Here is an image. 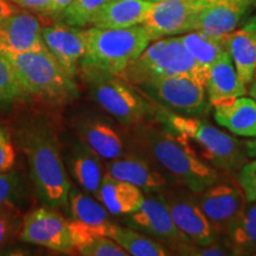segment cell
I'll return each mask as SVG.
<instances>
[{
	"mask_svg": "<svg viewBox=\"0 0 256 256\" xmlns=\"http://www.w3.org/2000/svg\"><path fill=\"white\" fill-rule=\"evenodd\" d=\"M86 54L80 68H95L120 75L151 43V36L142 24L124 28L83 30ZM78 68V69H80Z\"/></svg>",
	"mask_w": 256,
	"mask_h": 256,
	"instance_id": "8992f818",
	"label": "cell"
},
{
	"mask_svg": "<svg viewBox=\"0 0 256 256\" xmlns=\"http://www.w3.org/2000/svg\"><path fill=\"white\" fill-rule=\"evenodd\" d=\"M130 127V140L138 154L164 170L177 183L194 194L217 183V168L197 154L183 134L170 130L154 118Z\"/></svg>",
	"mask_w": 256,
	"mask_h": 256,
	"instance_id": "6da1fadb",
	"label": "cell"
},
{
	"mask_svg": "<svg viewBox=\"0 0 256 256\" xmlns=\"http://www.w3.org/2000/svg\"><path fill=\"white\" fill-rule=\"evenodd\" d=\"M92 98L124 126L145 122L154 116L153 102L119 75L95 68L78 69Z\"/></svg>",
	"mask_w": 256,
	"mask_h": 256,
	"instance_id": "52a82bcc",
	"label": "cell"
},
{
	"mask_svg": "<svg viewBox=\"0 0 256 256\" xmlns=\"http://www.w3.org/2000/svg\"><path fill=\"white\" fill-rule=\"evenodd\" d=\"M206 0H158L142 25L152 40L192 31L194 18Z\"/></svg>",
	"mask_w": 256,
	"mask_h": 256,
	"instance_id": "7c38bea8",
	"label": "cell"
},
{
	"mask_svg": "<svg viewBox=\"0 0 256 256\" xmlns=\"http://www.w3.org/2000/svg\"><path fill=\"white\" fill-rule=\"evenodd\" d=\"M249 94H250L252 98L256 101V78L252 81L250 89H249Z\"/></svg>",
	"mask_w": 256,
	"mask_h": 256,
	"instance_id": "ab89813d",
	"label": "cell"
},
{
	"mask_svg": "<svg viewBox=\"0 0 256 256\" xmlns=\"http://www.w3.org/2000/svg\"><path fill=\"white\" fill-rule=\"evenodd\" d=\"M68 166L75 180L86 191L96 196L102 179L107 174L101 156L96 154L87 144L78 139L70 147Z\"/></svg>",
	"mask_w": 256,
	"mask_h": 256,
	"instance_id": "603a6c76",
	"label": "cell"
},
{
	"mask_svg": "<svg viewBox=\"0 0 256 256\" xmlns=\"http://www.w3.org/2000/svg\"><path fill=\"white\" fill-rule=\"evenodd\" d=\"M106 236L120 244L128 255L132 256H166L171 254L164 244L154 238L140 234L130 226H121L110 223L106 230Z\"/></svg>",
	"mask_w": 256,
	"mask_h": 256,
	"instance_id": "83f0119b",
	"label": "cell"
},
{
	"mask_svg": "<svg viewBox=\"0 0 256 256\" xmlns=\"http://www.w3.org/2000/svg\"><path fill=\"white\" fill-rule=\"evenodd\" d=\"M16 150L8 127L0 122V172H8L14 168Z\"/></svg>",
	"mask_w": 256,
	"mask_h": 256,
	"instance_id": "836d02e7",
	"label": "cell"
},
{
	"mask_svg": "<svg viewBox=\"0 0 256 256\" xmlns=\"http://www.w3.org/2000/svg\"><path fill=\"white\" fill-rule=\"evenodd\" d=\"M19 238L54 252H75L70 220L49 206L36 208L24 217Z\"/></svg>",
	"mask_w": 256,
	"mask_h": 256,
	"instance_id": "30bf717a",
	"label": "cell"
},
{
	"mask_svg": "<svg viewBox=\"0 0 256 256\" xmlns=\"http://www.w3.org/2000/svg\"><path fill=\"white\" fill-rule=\"evenodd\" d=\"M248 151H252L250 152V156H254L256 154V142H248Z\"/></svg>",
	"mask_w": 256,
	"mask_h": 256,
	"instance_id": "60d3db41",
	"label": "cell"
},
{
	"mask_svg": "<svg viewBox=\"0 0 256 256\" xmlns=\"http://www.w3.org/2000/svg\"><path fill=\"white\" fill-rule=\"evenodd\" d=\"M256 78V70H255V74H254V78Z\"/></svg>",
	"mask_w": 256,
	"mask_h": 256,
	"instance_id": "ee69618b",
	"label": "cell"
},
{
	"mask_svg": "<svg viewBox=\"0 0 256 256\" xmlns=\"http://www.w3.org/2000/svg\"><path fill=\"white\" fill-rule=\"evenodd\" d=\"M28 95L54 104H66L78 98L76 82L50 51L6 54Z\"/></svg>",
	"mask_w": 256,
	"mask_h": 256,
	"instance_id": "5b68a950",
	"label": "cell"
},
{
	"mask_svg": "<svg viewBox=\"0 0 256 256\" xmlns=\"http://www.w3.org/2000/svg\"><path fill=\"white\" fill-rule=\"evenodd\" d=\"M224 236L232 255L256 256V202L247 200Z\"/></svg>",
	"mask_w": 256,
	"mask_h": 256,
	"instance_id": "d4e9b609",
	"label": "cell"
},
{
	"mask_svg": "<svg viewBox=\"0 0 256 256\" xmlns=\"http://www.w3.org/2000/svg\"><path fill=\"white\" fill-rule=\"evenodd\" d=\"M150 0H110L90 20L92 26L124 28L142 24L151 11Z\"/></svg>",
	"mask_w": 256,
	"mask_h": 256,
	"instance_id": "44dd1931",
	"label": "cell"
},
{
	"mask_svg": "<svg viewBox=\"0 0 256 256\" xmlns=\"http://www.w3.org/2000/svg\"><path fill=\"white\" fill-rule=\"evenodd\" d=\"M42 36L50 54L62 64L72 78L78 72L80 63L86 54L83 30L55 23L42 28Z\"/></svg>",
	"mask_w": 256,
	"mask_h": 256,
	"instance_id": "2e32d148",
	"label": "cell"
},
{
	"mask_svg": "<svg viewBox=\"0 0 256 256\" xmlns=\"http://www.w3.org/2000/svg\"><path fill=\"white\" fill-rule=\"evenodd\" d=\"M240 188L248 202H256V160L246 162L238 174Z\"/></svg>",
	"mask_w": 256,
	"mask_h": 256,
	"instance_id": "e575fe53",
	"label": "cell"
},
{
	"mask_svg": "<svg viewBox=\"0 0 256 256\" xmlns=\"http://www.w3.org/2000/svg\"><path fill=\"white\" fill-rule=\"evenodd\" d=\"M191 256H224V255H232L228 246L226 243H211L209 246H197L194 244L188 250V254Z\"/></svg>",
	"mask_w": 256,
	"mask_h": 256,
	"instance_id": "d590c367",
	"label": "cell"
},
{
	"mask_svg": "<svg viewBox=\"0 0 256 256\" xmlns=\"http://www.w3.org/2000/svg\"><path fill=\"white\" fill-rule=\"evenodd\" d=\"M17 208L0 206V248L5 246L18 232H20L23 220L19 218Z\"/></svg>",
	"mask_w": 256,
	"mask_h": 256,
	"instance_id": "d6a6232c",
	"label": "cell"
},
{
	"mask_svg": "<svg viewBox=\"0 0 256 256\" xmlns=\"http://www.w3.org/2000/svg\"><path fill=\"white\" fill-rule=\"evenodd\" d=\"M216 122L228 128L232 134L244 138H256V101L252 98H240L214 106Z\"/></svg>",
	"mask_w": 256,
	"mask_h": 256,
	"instance_id": "7402d4cb",
	"label": "cell"
},
{
	"mask_svg": "<svg viewBox=\"0 0 256 256\" xmlns=\"http://www.w3.org/2000/svg\"><path fill=\"white\" fill-rule=\"evenodd\" d=\"M185 48L202 68H209L224 54L229 52V34L214 36L202 31H190L179 34Z\"/></svg>",
	"mask_w": 256,
	"mask_h": 256,
	"instance_id": "484cf974",
	"label": "cell"
},
{
	"mask_svg": "<svg viewBox=\"0 0 256 256\" xmlns=\"http://www.w3.org/2000/svg\"><path fill=\"white\" fill-rule=\"evenodd\" d=\"M110 0H72L58 16L54 18L55 23L69 26L83 28L90 24L92 17Z\"/></svg>",
	"mask_w": 256,
	"mask_h": 256,
	"instance_id": "f546056e",
	"label": "cell"
},
{
	"mask_svg": "<svg viewBox=\"0 0 256 256\" xmlns=\"http://www.w3.org/2000/svg\"><path fill=\"white\" fill-rule=\"evenodd\" d=\"M25 95L26 92L19 82L14 66L0 52V104L10 106Z\"/></svg>",
	"mask_w": 256,
	"mask_h": 256,
	"instance_id": "4dcf8cb0",
	"label": "cell"
},
{
	"mask_svg": "<svg viewBox=\"0 0 256 256\" xmlns=\"http://www.w3.org/2000/svg\"><path fill=\"white\" fill-rule=\"evenodd\" d=\"M252 8L250 0H206L196 14L192 31L214 36L229 34Z\"/></svg>",
	"mask_w": 256,
	"mask_h": 256,
	"instance_id": "9a60e30c",
	"label": "cell"
},
{
	"mask_svg": "<svg viewBox=\"0 0 256 256\" xmlns=\"http://www.w3.org/2000/svg\"><path fill=\"white\" fill-rule=\"evenodd\" d=\"M18 8L46 16L50 12L54 0H10Z\"/></svg>",
	"mask_w": 256,
	"mask_h": 256,
	"instance_id": "8d00e7d4",
	"label": "cell"
},
{
	"mask_svg": "<svg viewBox=\"0 0 256 256\" xmlns=\"http://www.w3.org/2000/svg\"><path fill=\"white\" fill-rule=\"evenodd\" d=\"M228 48L240 78L244 84H249L256 70V14L229 34Z\"/></svg>",
	"mask_w": 256,
	"mask_h": 256,
	"instance_id": "ffe728a7",
	"label": "cell"
},
{
	"mask_svg": "<svg viewBox=\"0 0 256 256\" xmlns=\"http://www.w3.org/2000/svg\"><path fill=\"white\" fill-rule=\"evenodd\" d=\"M152 101V100H151ZM153 102V101H152ZM154 119L170 130L183 134L204 162L228 174H236L247 162L248 147L229 134L217 130L200 119L184 116L153 102Z\"/></svg>",
	"mask_w": 256,
	"mask_h": 256,
	"instance_id": "3957f363",
	"label": "cell"
},
{
	"mask_svg": "<svg viewBox=\"0 0 256 256\" xmlns=\"http://www.w3.org/2000/svg\"><path fill=\"white\" fill-rule=\"evenodd\" d=\"M80 139L102 159L113 160L124 154V142L115 128L96 118H82L75 124Z\"/></svg>",
	"mask_w": 256,
	"mask_h": 256,
	"instance_id": "ac0fdd59",
	"label": "cell"
},
{
	"mask_svg": "<svg viewBox=\"0 0 256 256\" xmlns=\"http://www.w3.org/2000/svg\"><path fill=\"white\" fill-rule=\"evenodd\" d=\"M74 249L84 256H127V252L108 236L95 232L83 224L70 220Z\"/></svg>",
	"mask_w": 256,
	"mask_h": 256,
	"instance_id": "f1b7e54d",
	"label": "cell"
},
{
	"mask_svg": "<svg viewBox=\"0 0 256 256\" xmlns=\"http://www.w3.org/2000/svg\"><path fill=\"white\" fill-rule=\"evenodd\" d=\"M206 89L211 106L247 94L229 52L220 57L208 70Z\"/></svg>",
	"mask_w": 256,
	"mask_h": 256,
	"instance_id": "d6986e66",
	"label": "cell"
},
{
	"mask_svg": "<svg viewBox=\"0 0 256 256\" xmlns=\"http://www.w3.org/2000/svg\"><path fill=\"white\" fill-rule=\"evenodd\" d=\"M24 196V184L19 174L12 171L0 172V206L17 208Z\"/></svg>",
	"mask_w": 256,
	"mask_h": 256,
	"instance_id": "1f68e13d",
	"label": "cell"
},
{
	"mask_svg": "<svg viewBox=\"0 0 256 256\" xmlns=\"http://www.w3.org/2000/svg\"><path fill=\"white\" fill-rule=\"evenodd\" d=\"M148 100L185 115H200L209 110L206 86L188 76H176L136 87Z\"/></svg>",
	"mask_w": 256,
	"mask_h": 256,
	"instance_id": "9c48e42d",
	"label": "cell"
},
{
	"mask_svg": "<svg viewBox=\"0 0 256 256\" xmlns=\"http://www.w3.org/2000/svg\"><path fill=\"white\" fill-rule=\"evenodd\" d=\"M202 212L209 220L217 235H224L232 220L247 203L242 188L230 184H212L196 194Z\"/></svg>",
	"mask_w": 256,
	"mask_h": 256,
	"instance_id": "4fadbf2b",
	"label": "cell"
},
{
	"mask_svg": "<svg viewBox=\"0 0 256 256\" xmlns=\"http://www.w3.org/2000/svg\"><path fill=\"white\" fill-rule=\"evenodd\" d=\"M124 223L130 228L146 232L156 241L162 242L171 254L174 252V254L188 255L194 246L176 226L162 194L145 196L142 206L127 215Z\"/></svg>",
	"mask_w": 256,
	"mask_h": 256,
	"instance_id": "ba28073f",
	"label": "cell"
},
{
	"mask_svg": "<svg viewBox=\"0 0 256 256\" xmlns=\"http://www.w3.org/2000/svg\"><path fill=\"white\" fill-rule=\"evenodd\" d=\"M69 208L74 220L106 236V230L110 220L108 217L110 212L104 204H100L78 188H72L69 192Z\"/></svg>",
	"mask_w": 256,
	"mask_h": 256,
	"instance_id": "4316f807",
	"label": "cell"
},
{
	"mask_svg": "<svg viewBox=\"0 0 256 256\" xmlns=\"http://www.w3.org/2000/svg\"><path fill=\"white\" fill-rule=\"evenodd\" d=\"M250 2H252V8H256V0H250Z\"/></svg>",
	"mask_w": 256,
	"mask_h": 256,
	"instance_id": "b9f144b4",
	"label": "cell"
},
{
	"mask_svg": "<svg viewBox=\"0 0 256 256\" xmlns=\"http://www.w3.org/2000/svg\"><path fill=\"white\" fill-rule=\"evenodd\" d=\"M19 136L40 200L56 209L68 206L72 182L52 128L44 120L32 121L22 130Z\"/></svg>",
	"mask_w": 256,
	"mask_h": 256,
	"instance_id": "7a4b0ae2",
	"label": "cell"
},
{
	"mask_svg": "<svg viewBox=\"0 0 256 256\" xmlns=\"http://www.w3.org/2000/svg\"><path fill=\"white\" fill-rule=\"evenodd\" d=\"M176 226L197 246H209L216 242L217 234L202 212L194 192L188 188L160 192Z\"/></svg>",
	"mask_w": 256,
	"mask_h": 256,
	"instance_id": "8fae6325",
	"label": "cell"
},
{
	"mask_svg": "<svg viewBox=\"0 0 256 256\" xmlns=\"http://www.w3.org/2000/svg\"><path fill=\"white\" fill-rule=\"evenodd\" d=\"M150 2H158V0H150Z\"/></svg>",
	"mask_w": 256,
	"mask_h": 256,
	"instance_id": "7bdbcfd3",
	"label": "cell"
},
{
	"mask_svg": "<svg viewBox=\"0 0 256 256\" xmlns=\"http://www.w3.org/2000/svg\"><path fill=\"white\" fill-rule=\"evenodd\" d=\"M119 76L134 87L176 76H188L206 86L208 70L196 62L180 37L168 36L152 40Z\"/></svg>",
	"mask_w": 256,
	"mask_h": 256,
	"instance_id": "277c9868",
	"label": "cell"
},
{
	"mask_svg": "<svg viewBox=\"0 0 256 256\" xmlns=\"http://www.w3.org/2000/svg\"><path fill=\"white\" fill-rule=\"evenodd\" d=\"M72 2V0H54L52 6H51L50 12L46 14V17H50L51 19H54L56 16H58Z\"/></svg>",
	"mask_w": 256,
	"mask_h": 256,
	"instance_id": "f35d334b",
	"label": "cell"
},
{
	"mask_svg": "<svg viewBox=\"0 0 256 256\" xmlns=\"http://www.w3.org/2000/svg\"><path fill=\"white\" fill-rule=\"evenodd\" d=\"M28 51H48V48L37 17L19 11L0 22V52L6 55Z\"/></svg>",
	"mask_w": 256,
	"mask_h": 256,
	"instance_id": "5bb4252c",
	"label": "cell"
},
{
	"mask_svg": "<svg viewBox=\"0 0 256 256\" xmlns=\"http://www.w3.org/2000/svg\"><path fill=\"white\" fill-rule=\"evenodd\" d=\"M20 11L17 5L10 0H0V22L5 20L6 18L11 17Z\"/></svg>",
	"mask_w": 256,
	"mask_h": 256,
	"instance_id": "74e56055",
	"label": "cell"
},
{
	"mask_svg": "<svg viewBox=\"0 0 256 256\" xmlns=\"http://www.w3.org/2000/svg\"><path fill=\"white\" fill-rule=\"evenodd\" d=\"M100 203L110 215H130L142 206L145 194L136 185L120 180L106 174L96 194Z\"/></svg>",
	"mask_w": 256,
	"mask_h": 256,
	"instance_id": "cb8c5ba5",
	"label": "cell"
},
{
	"mask_svg": "<svg viewBox=\"0 0 256 256\" xmlns=\"http://www.w3.org/2000/svg\"><path fill=\"white\" fill-rule=\"evenodd\" d=\"M107 174L136 185L147 192L162 191L166 188L165 174L152 168L151 162L138 153H128L119 158L108 160Z\"/></svg>",
	"mask_w": 256,
	"mask_h": 256,
	"instance_id": "e0dca14e",
	"label": "cell"
}]
</instances>
